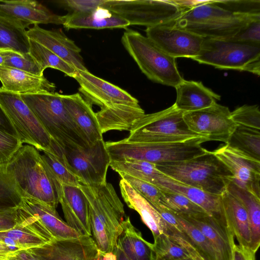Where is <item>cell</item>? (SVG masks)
Segmentation results:
<instances>
[{
    "label": "cell",
    "instance_id": "cell-1",
    "mask_svg": "<svg viewBox=\"0 0 260 260\" xmlns=\"http://www.w3.org/2000/svg\"><path fill=\"white\" fill-rule=\"evenodd\" d=\"M4 167L22 199L35 200L56 208L62 186L54 179L36 148L22 145Z\"/></svg>",
    "mask_w": 260,
    "mask_h": 260
},
{
    "label": "cell",
    "instance_id": "cell-2",
    "mask_svg": "<svg viewBox=\"0 0 260 260\" xmlns=\"http://www.w3.org/2000/svg\"><path fill=\"white\" fill-rule=\"evenodd\" d=\"M79 187L88 203L92 237L98 249L114 252L125 212L113 186L106 181L99 185Z\"/></svg>",
    "mask_w": 260,
    "mask_h": 260
},
{
    "label": "cell",
    "instance_id": "cell-3",
    "mask_svg": "<svg viewBox=\"0 0 260 260\" xmlns=\"http://www.w3.org/2000/svg\"><path fill=\"white\" fill-rule=\"evenodd\" d=\"M20 95L51 139L63 149H81L90 146L66 109L62 94L45 91Z\"/></svg>",
    "mask_w": 260,
    "mask_h": 260
},
{
    "label": "cell",
    "instance_id": "cell-4",
    "mask_svg": "<svg viewBox=\"0 0 260 260\" xmlns=\"http://www.w3.org/2000/svg\"><path fill=\"white\" fill-rule=\"evenodd\" d=\"M155 165L165 175L214 195L221 196L233 179L228 168L208 150L189 160Z\"/></svg>",
    "mask_w": 260,
    "mask_h": 260
},
{
    "label": "cell",
    "instance_id": "cell-5",
    "mask_svg": "<svg viewBox=\"0 0 260 260\" xmlns=\"http://www.w3.org/2000/svg\"><path fill=\"white\" fill-rule=\"evenodd\" d=\"M207 137L194 138L176 143H146L132 142L126 138L105 142L111 161L130 158L155 165L182 161L204 154L207 151L202 144Z\"/></svg>",
    "mask_w": 260,
    "mask_h": 260
},
{
    "label": "cell",
    "instance_id": "cell-6",
    "mask_svg": "<svg viewBox=\"0 0 260 260\" xmlns=\"http://www.w3.org/2000/svg\"><path fill=\"white\" fill-rule=\"evenodd\" d=\"M121 42L141 71L152 81L175 87L184 80L177 68L176 58L163 51L148 37L127 29Z\"/></svg>",
    "mask_w": 260,
    "mask_h": 260
},
{
    "label": "cell",
    "instance_id": "cell-7",
    "mask_svg": "<svg viewBox=\"0 0 260 260\" xmlns=\"http://www.w3.org/2000/svg\"><path fill=\"white\" fill-rule=\"evenodd\" d=\"M235 15L212 0L183 11L174 21L177 26L204 38L229 39L251 19Z\"/></svg>",
    "mask_w": 260,
    "mask_h": 260
},
{
    "label": "cell",
    "instance_id": "cell-8",
    "mask_svg": "<svg viewBox=\"0 0 260 260\" xmlns=\"http://www.w3.org/2000/svg\"><path fill=\"white\" fill-rule=\"evenodd\" d=\"M192 59L219 69L245 71L259 76L260 44L204 38L199 54Z\"/></svg>",
    "mask_w": 260,
    "mask_h": 260
},
{
    "label": "cell",
    "instance_id": "cell-9",
    "mask_svg": "<svg viewBox=\"0 0 260 260\" xmlns=\"http://www.w3.org/2000/svg\"><path fill=\"white\" fill-rule=\"evenodd\" d=\"M183 115L174 104L161 111L145 114L134 124L126 139L139 143H166L205 136L190 131Z\"/></svg>",
    "mask_w": 260,
    "mask_h": 260
},
{
    "label": "cell",
    "instance_id": "cell-10",
    "mask_svg": "<svg viewBox=\"0 0 260 260\" xmlns=\"http://www.w3.org/2000/svg\"><path fill=\"white\" fill-rule=\"evenodd\" d=\"M128 21L147 27L172 23L184 10L169 0H105L102 7Z\"/></svg>",
    "mask_w": 260,
    "mask_h": 260
},
{
    "label": "cell",
    "instance_id": "cell-11",
    "mask_svg": "<svg viewBox=\"0 0 260 260\" xmlns=\"http://www.w3.org/2000/svg\"><path fill=\"white\" fill-rule=\"evenodd\" d=\"M0 105L22 144L31 145L42 151H51V137L20 94L0 87Z\"/></svg>",
    "mask_w": 260,
    "mask_h": 260
},
{
    "label": "cell",
    "instance_id": "cell-12",
    "mask_svg": "<svg viewBox=\"0 0 260 260\" xmlns=\"http://www.w3.org/2000/svg\"><path fill=\"white\" fill-rule=\"evenodd\" d=\"M29 229L47 243L80 235L59 216L56 209L29 199H22L17 207V223Z\"/></svg>",
    "mask_w": 260,
    "mask_h": 260
},
{
    "label": "cell",
    "instance_id": "cell-13",
    "mask_svg": "<svg viewBox=\"0 0 260 260\" xmlns=\"http://www.w3.org/2000/svg\"><path fill=\"white\" fill-rule=\"evenodd\" d=\"M62 150L80 184L96 186L106 182L111 159L104 139L85 148Z\"/></svg>",
    "mask_w": 260,
    "mask_h": 260
},
{
    "label": "cell",
    "instance_id": "cell-14",
    "mask_svg": "<svg viewBox=\"0 0 260 260\" xmlns=\"http://www.w3.org/2000/svg\"><path fill=\"white\" fill-rule=\"evenodd\" d=\"M183 117L190 131L206 136L208 141L226 144L237 127L229 108L217 103L203 109L183 113Z\"/></svg>",
    "mask_w": 260,
    "mask_h": 260
},
{
    "label": "cell",
    "instance_id": "cell-15",
    "mask_svg": "<svg viewBox=\"0 0 260 260\" xmlns=\"http://www.w3.org/2000/svg\"><path fill=\"white\" fill-rule=\"evenodd\" d=\"M146 37L170 56L193 59L199 53L204 39L172 23L147 27Z\"/></svg>",
    "mask_w": 260,
    "mask_h": 260
},
{
    "label": "cell",
    "instance_id": "cell-16",
    "mask_svg": "<svg viewBox=\"0 0 260 260\" xmlns=\"http://www.w3.org/2000/svg\"><path fill=\"white\" fill-rule=\"evenodd\" d=\"M98 248L92 236L55 239L27 250L37 260H93Z\"/></svg>",
    "mask_w": 260,
    "mask_h": 260
},
{
    "label": "cell",
    "instance_id": "cell-17",
    "mask_svg": "<svg viewBox=\"0 0 260 260\" xmlns=\"http://www.w3.org/2000/svg\"><path fill=\"white\" fill-rule=\"evenodd\" d=\"M73 78L79 83V91L90 105L94 104L103 108L118 104L139 103L126 91L88 71H77Z\"/></svg>",
    "mask_w": 260,
    "mask_h": 260
},
{
    "label": "cell",
    "instance_id": "cell-18",
    "mask_svg": "<svg viewBox=\"0 0 260 260\" xmlns=\"http://www.w3.org/2000/svg\"><path fill=\"white\" fill-rule=\"evenodd\" d=\"M213 152L232 174L234 183L260 198V161L240 153L226 144Z\"/></svg>",
    "mask_w": 260,
    "mask_h": 260
},
{
    "label": "cell",
    "instance_id": "cell-19",
    "mask_svg": "<svg viewBox=\"0 0 260 260\" xmlns=\"http://www.w3.org/2000/svg\"><path fill=\"white\" fill-rule=\"evenodd\" d=\"M26 33L29 39L44 46L77 71H88L80 48L61 30H47L35 24Z\"/></svg>",
    "mask_w": 260,
    "mask_h": 260
},
{
    "label": "cell",
    "instance_id": "cell-20",
    "mask_svg": "<svg viewBox=\"0 0 260 260\" xmlns=\"http://www.w3.org/2000/svg\"><path fill=\"white\" fill-rule=\"evenodd\" d=\"M150 183L164 191L186 197L203 208L209 215L230 229L224 214L221 196L210 194L185 185L165 174L155 178Z\"/></svg>",
    "mask_w": 260,
    "mask_h": 260
},
{
    "label": "cell",
    "instance_id": "cell-21",
    "mask_svg": "<svg viewBox=\"0 0 260 260\" xmlns=\"http://www.w3.org/2000/svg\"><path fill=\"white\" fill-rule=\"evenodd\" d=\"M0 15L16 20L26 28L30 24H63L64 16L55 14L36 1H0Z\"/></svg>",
    "mask_w": 260,
    "mask_h": 260
},
{
    "label": "cell",
    "instance_id": "cell-22",
    "mask_svg": "<svg viewBox=\"0 0 260 260\" xmlns=\"http://www.w3.org/2000/svg\"><path fill=\"white\" fill-rule=\"evenodd\" d=\"M180 216L193 224L204 234L212 246L217 260H232L233 248L235 243L234 234L229 228L207 213Z\"/></svg>",
    "mask_w": 260,
    "mask_h": 260
},
{
    "label": "cell",
    "instance_id": "cell-23",
    "mask_svg": "<svg viewBox=\"0 0 260 260\" xmlns=\"http://www.w3.org/2000/svg\"><path fill=\"white\" fill-rule=\"evenodd\" d=\"M59 203L67 223L80 235L92 236L88 203L79 187L63 186Z\"/></svg>",
    "mask_w": 260,
    "mask_h": 260
},
{
    "label": "cell",
    "instance_id": "cell-24",
    "mask_svg": "<svg viewBox=\"0 0 260 260\" xmlns=\"http://www.w3.org/2000/svg\"><path fill=\"white\" fill-rule=\"evenodd\" d=\"M0 81L4 90L19 94L54 92L55 85L44 75L38 76L17 69L0 66Z\"/></svg>",
    "mask_w": 260,
    "mask_h": 260
},
{
    "label": "cell",
    "instance_id": "cell-25",
    "mask_svg": "<svg viewBox=\"0 0 260 260\" xmlns=\"http://www.w3.org/2000/svg\"><path fill=\"white\" fill-rule=\"evenodd\" d=\"M62 100L68 113L84 134L90 146L103 139L95 113L80 93L62 95Z\"/></svg>",
    "mask_w": 260,
    "mask_h": 260
},
{
    "label": "cell",
    "instance_id": "cell-26",
    "mask_svg": "<svg viewBox=\"0 0 260 260\" xmlns=\"http://www.w3.org/2000/svg\"><path fill=\"white\" fill-rule=\"evenodd\" d=\"M145 114L139 103L115 105L101 108L95 113L103 134L113 130L129 131Z\"/></svg>",
    "mask_w": 260,
    "mask_h": 260
},
{
    "label": "cell",
    "instance_id": "cell-27",
    "mask_svg": "<svg viewBox=\"0 0 260 260\" xmlns=\"http://www.w3.org/2000/svg\"><path fill=\"white\" fill-rule=\"evenodd\" d=\"M175 88L177 97L174 104L183 113L208 108L220 99L219 95L205 86L201 82L184 79Z\"/></svg>",
    "mask_w": 260,
    "mask_h": 260
},
{
    "label": "cell",
    "instance_id": "cell-28",
    "mask_svg": "<svg viewBox=\"0 0 260 260\" xmlns=\"http://www.w3.org/2000/svg\"><path fill=\"white\" fill-rule=\"evenodd\" d=\"M129 23L108 10L99 7L91 12L64 15V27L70 29L126 28Z\"/></svg>",
    "mask_w": 260,
    "mask_h": 260
},
{
    "label": "cell",
    "instance_id": "cell-29",
    "mask_svg": "<svg viewBox=\"0 0 260 260\" xmlns=\"http://www.w3.org/2000/svg\"><path fill=\"white\" fill-rule=\"evenodd\" d=\"M122 197L127 206L136 211L152 232L154 239L163 234V219L157 210L124 179L119 182Z\"/></svg>",
    "mask_w": 260,
    "mask_h": 260
},
{
    "label": "cell",
    "instance_id": "cell-30",
    "mask_svg": "<svg viewBox=\"0 0 260 260\" xmlns=\"http://www.w3.org/2000/svg\"><path fill=\"white\" fill-rule=\"evenodd\" d=\"M221 200L228 224L239 245L250 248L251 229L245 209L226 190L221 195Z\"/></svg>",
    "mask_w": 260,
    "mask_h": 260
},
{
    "label": "cell",
    "instance_id": "cell-31",
    "mask_svg": "<svg viewBox=\"0 0 260 260\" xmlns=\"http://www.w3.org/2000/svg\"><path fill=\"white\" fill-rule=\"evenodd\" d=\"M122 226L117 244L129 260H153L155 253L152 244L144 240L129 216L125 217Z\"/></svg>",
    "mask_w": 260,
    "mask_h": 260
},
{
    "label": "cell",
    "instance_id": "cell-32",
    "mask_svg": "<svg viewBox=\"0 0 260 260\" xmlns=\"http://www.w3.org/2000/svg\"><path fill=\"white\" fill-rule=\"evenodd\" d=\"M226 190L241 203L248 214L251 234L250 248L256 253L260 245V198L238 186L232 181Z\"/></svg>",
    "mask_w": 260,
    "mask_h": 260
},
{
    "label": "cell",
    "instance_id": "cell-33",
    "mask_svg": "<svg viewBox=\"0 0 260 260\" xmlns=\"http://www.w3.org/2000/svg\"><path fill=\"white\" fill-rule=\"evenodd\" d=\"M42 157L54 179L61 186H79L80 180L67 162L62 148L53 140L51 152L43 151Z\"/></svg>",
    "mask_w": 260,
    "mask_h": 260
},
{
    "label": "cell",
    "instance_id": "cell-34",
    "mask_svg": "<svg viewBox=\"0 0 260 260\" xmlns=\"http://www.w3.org/2000/svg\"><path fill=\"white\" fill-rule=\"evenodd\" d=\"M25 28L21 22L0 15V49L29 53V39Z\"/></svg>",
    "mask_w": 260,
    "mask_h": 260
},
{
    "label": "cell",
    "instance_id": "cell-35",
    "mask_svg": "<svg viewBox=\"0 0 260 260\" xmlns=\"http://www.w3.org/2000/svg\"><path fill=\"white\" fill-rule=\"evenodd\" d=\"M155 208L163 219V234L181 247L191 260H205L194 247L173 213L161 205Z\"/></svg>",
    "mask_w": 260,
    "mask_h": 260
},
{
    "label": "cell",
    "instance_id": "cell-36",
    "mask_svg": "<svg viewBox=\"0 0 260 260\" xmlns=\"http://www.w3.org/2000/svg\"><path fill=\"white\" fill-rule=\"evenodd\" d=\"M225 144L240 153L260 161V131L237 126Z\"/></svg>",
    "mask_w": 260,
    "mask_h": 260
},
{
    "label": "cell",
    "instance_id": "cell-37",
    "mask_svg": "<svg viewBox=\"0 0 260 260\" xmlns=\"http://www.w3.org/2000/svg\"><path fill=\"white\" fill-rule=\"evenodd\" d=\"M110 167L118 173H123L149 183L155 178L164 175L156 168L155 164L130 158L111 160Z\"/></svg>",
    "mask_w": 260,
    "mask_h": 260
},
{
    "label": "cell",
    "instance_id": "cell-38",
    "mask_svg": "<svg viewBox=\"0 0 260 260\" xmlns=\"http://www.w3.org/2000/svg\"><path fill=\"white\" fill-rule=\"evenodd\" d=\"M29 53L44 71L47 68H51L72 78L76 74L77 70L75 68L44 46L31 39H29Z\"/></svg>",
    "mask_w": 260,
    "mask_h": 260
},
{
    "label": "cell",
    "instance_id": "cell-39",
    "mask_svg": "<svg viewBox=\"0 0 260 260\" xmlns=\"http://www.w3.org/2000/svg\"><path fill=\"white\" fill-rule=\"evenodd\" d=\"M161 190L162 196L160 204L172 212L182 216L206 213L200 206L183 195Z\"/></svg>",
    "mask_w": 260,
    "mask_h": 260
},
{
    "label": "cell",
    "instance_id": "cell-40",
    "mask_svg": "<svg viewBox=\"0 0 260 260\" xmlns=\"http://www.w3.org/2000/svg\"><path fill=\"white\" fill-rule=\"evenodd\" d=\"M173 213L190 238L194 247L205 260H217L212 246L200 230L184 218Z\"/></svg>",
    "mask_w": 260,
    "mask_h": 260
},
{
    "label": "cell",
    "instance_id": "cell-41",
    "mask_svg": "<svg viewBox=\"0 0 260 260\" xmlns=\"http://www.w3.org/2000/svg\"><path fill=\"white\" fill-rule=\"evenodd\" d=\"M1 50L5 58L3 66L21 70L38 76L44 75V71L29 53H21L11 49Z\"/></svg>",
    "mask_w": 260,
    "mask_h": 260
},
{
    "label": "cell",
    "instance_id": "cell-42",
    "mask_svg": "<svg viewBox=\"0 0 260 260\" xmlns=\"http://www.w3.org/2000/svg\"><path fill=\"white\" fill-rule=\"evenodd\" d=\"M0 235L13 240L20 251L38 247L47 243L29 229L19 224L10 230L0 232Z\"/></svg>",
    "mask_w": 260,
    "mask_h": 260
},
{
    "label": "cell",
    "instance_id": "cell-43",
    "mask_svg": "<svg viewBox=\"0 0 260 260\" xmlns=\"http://www.w3.org/2000/svg\"><path fill=\"white\" fill-rule=\"evenodd\" d=\"M212 2L235 15L248 18H260L259 0H212Z\"/></svg>",
    "mask_w": 260,
    "mask_h": 260
},
{
    "label": "cell",
    "instance_id": "cell-44",
    "mask_svg": "<svg viewBox=\"0 0 260 260\" xmlns=\"http://www.w3.org/2000/svg\"><path fill=\"white\" fill-rule=\"evenodd\" d=\"M153 249L156 255L164 260L190 259L186 252L164 234L154 239Z\"/></svg>",
    "mask_w": 260,
    "mask_h": 260
},
{
    "label": "cell",
    "instance_id": "cell-45",
    "mask_svg": "<svg viewBox=\"0 0 260 260\" xmlns=\"http://www.w3.org/2000/svg\"><path fill=\"white\" fill-rule=\"evenodd\" d=\"M22 199L7 175L4 164H0V210L17 208Z\"/></svg>",
    "mask_w": 260,
    "mask_h": 260
},
{
    "label": "cell",
    "instance_id": "cell-46",
    "mask_svg": "<svg viewBox=\"0 0 260 260\" xmlns=\"http://www.w3.org/2000/svg\"><path fill=\"white\" fill-rule=\"evenodd\" d=\"M118 174L155 208L159 206L162 192L158 187L151 183L123 173H119Z\"/></svg>",
    "mask_w": 260,
    "mask_h": 260
},
{
    "label": "cell",
    "instance_id": "cell-47",
    "mask_svg": "<svg viewBox=\"0 0 260 260\" xmlns=\"http://www.w3.org/2000/svg\"><path fill=\"white\" fill-rule=\"evenodd\" d=\"M237 126L260 131V111L257 105H244L231 112Z\"/></svg>",
    "mask_w": 260,
    "mask_h": 260
},
{
    "label": "cell",
    "instance_id": "cell-48",
    "mask_svg": "<svg viewBox=\"0 0 260 260\" xmlns=\"http://www.w3.org/2000/svg\"><path fill=\"white\" fill-rule=\"evenodd\" d=\"M22 145L18 138L0 130V164L7 162Z\"/></svg>",
    "mask_w": 260,
    "mask_h": 260
},
{
    "label": "cell",
    "instance_id": "cell-49",
    "mask_svg": "<svg viewBox=\"0 0 260 260\" xmlns=\"http://www.w3.org/2000/svg\"><path fill=\"white\" fill-rule=\"evenodd\" d=\"M229 39L260 44V18L250 20L245 26Z\"/></svg>",
    "mask_w": 260,
    "mask_h": 260
},
{
    "label": "cell",
    "instance_id": "cell-50",
    "mask_svg": "<svg viewBox=\"0 0 260 260\" xmlns=\"http://www.w3.org/2000/svg\"><path fill=\"white\" fill-rule=\"evenodd\" d=\"M105 0H63L59 5L70 12V14L84 13L102 7Z\"/></svg>",
    "mask_w": 260,
    "mask_h": 260
},
{
    "label": "cell",
    "instance_id": "cell-51",
    "mask_svg": "<svg viewBox=\"0 0 260 260\" xmlns=\"http://www.w3.org/2000/svg\"><path fill=\"white\" fill-rule=\"evenodd\" d=\"M17 223V207L0 210V232L10 230Z\"/></svg>",
    "mask_w": 260,
    "mask_h": 260
},
{
    "label": "cell",
    "instance_id": "cell-52",
    "mask_svg": "<svg viewBox=\"0 0 260 260\" xmlns=\"http://www.w3.org/2000/svg\"><path fill=\"white\" fill-rule=\"evenodd\" d=\"M255 253L250 248L235 244L232 260H255Z\"/></svg>",
    "mask_w": 260,
    "mask_h": 260
},
{
    "label": "cell",
    "instance_id": "cell-53",
    "mask_svg": "<svg viewBox=\"0 0 260 260\" xmlns=\"http://www.w3.org/2000/svg\"><path fill=\"white\" fill-rule=\"evenodd\" d=\"M0 130L18 137L17 134L9 119L0 105Z\"/></svg>",
    "mask_w": 260,
    "mask_h": 260
},
{
    "label": "cell",
    "instance_id": "cell-54",
    "mask_svg": "<svg viewBox=\"0 0 260 260\" xmlns=\"http://www.w3.org/2000/svg\"><path fill=\"white\" fill-rule=\"evenodd\" d=\"M172 3L182 9L184 11L191 9L209 1L199 0H169Z\"/></svg>",
    "mask_w": 260,
    "mask_h": 260
},
{
    "label": "cell",
    "instance_id": "cell-55",
    "mask_svg": "<svg viewBox=\"0 0 260 260\" xmlns=\"http://www.w3.org/2000/svg\"><path fill=\"white\" fill-rule=\"evenodd\" d=\"M18 252L12 251L0 241V260H9L16 256Z\"/></svg>",
    "mask_w": 260,
    "mask_h": 260
},
{
    "label": "cell",
    "instance_id": "cell-56",
    "mask_svg": "<svg viewBox=\"0 0 260 260\" xmlns=\"http://www.w3.org/2000/svg\"><path fill=\"white\" fill-rule=\"evenodd\" d=\"M93 260H117V257L114 252H104L98 249Z\"/></svg>",
    "mask_w": 260,
    "mask_h": 260
},
{
    "label": "cell",
    "instance_id": "cell-57",
    "mask_svg": "<svg viewBox=\"0 0 260 260\" xmlns=\"http://www.w3.org/2000/svg\"><path fill=\"white\" fill-rule=\"evenodd\" d=\"M15 258L17 260H37L27 250L19 251Z\"/></svg>",
    "mask_w": 260,
    "mask_h": 260
},
{
    "label": "cell",
    "instance_id": "cell-58",
    "mask_svg": "<svg viewBox=\"0 0 260 260\" xmlns=\"http://www.w3.org/2000/svg\"><path fill=\"white\" fill-rule=\"evenodd\" d=\"M114 252L116 255L117 260H129L117 244L114 250Z\"/></svg>",
    "mask_w": 260,
    "mask_h": 260
},
{
    "label": "cell",
    "instance_id": "cell-59",
    "mask_svg": "<svg viewBox=\"0 0 260 260\" xmlns=\"http://www.w3.org/2000/svg\"><path fill=\"white\" fill-rule=\"evenodd\" d=\"M4 62H5L4 56H3V55L2 54L1 49H0V66H3L4 64Z\"/></svg>",
    "mask_w": 260,
    "mask_h": 260
},
{
    "label": "cell",
    "instance_id": "cell-60",
    "mask_svg": "<svg viewBox=\"0 0 260 260\" xmlns=\"http://www.w3.org/2000/svg\"><path fill=\"white\" fill-rule=\"evenodd\" d=\"M153 260H164L155 254Z\"/></svg>",
    "mask_w": 260,
    "mask_h": 260
},
{
    "label": "cell",
    "instance_id": "cell-61",
    "mask_svg": "<svg viewBox=\"0 0 260 260\" xmlns=\"http://www.w3.org/2000/svg\"><path fill=\"white\" fill-rule=\"evenodd\" d=\"M9 260H17V259H16L15 258V257H13V258H11V259H9Z\"/></svg>",
    "mask_w": 260,
    "mask_h": 260
},
{
    "label": "cell",
    "instance_id": "cell-62",
    "mask_svg": "<svg viewBox=\"0 0 260 260\" xmlns=\"http://www.w3.org/2000/svg\"><path fill=\"white\" fill-rule=\"evenodd\" d=\"M184 260H191V259L188 258V259H184Z\"/></svg>",
    "mask_w": 260,
    "mask_h": 260
},
{
    "label": "cell",
    "instance_id": "cell-63",
    "mask_svg": "<svg viewBox=\"0 0 260 260\" xmlns=\"http://www.w3.org/2000/svg\"><path fill=\"white\" fill-rule=\"evenodd\" d=\"M0 1H1V0H0Z\"/></svg>",
    "mask_w": 260,
    "mask_h": 260
}]
</instances>
